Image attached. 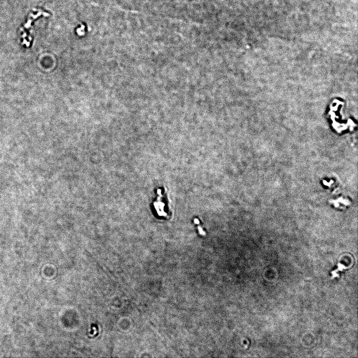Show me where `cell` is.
<instances>
[{"label": "cell", "instance_id": "cell-1", "mask_svg": "<svg viewBox=\"0 0 358 358\" xmlns=\"http://www.w3.org/2000/svg\"><path fill=\"white\" fill-rule=\"evenodd\" d=\"M158 196L154 201V206L155 211L158 216L163 219H168L169 209L168 208V200L167 197L162 193V190H158Z\"/></svg>", "mask_w": 358, "mask_h": 358}]
</instances>
